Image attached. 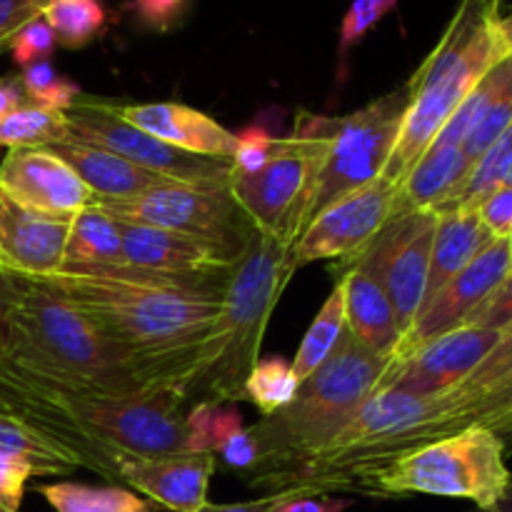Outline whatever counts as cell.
<instances>
[{"label": "cell", "mask_w": 512, "mask_h": 512, "mask_svg": "<svg viewBox=\"0 0 512 512\" xmlns=\"http://www.w3.org/2000/svg\"><path fill=\"white\" fill-rule=\"evenodd\" d=\"M0 190L25 208L73 218L95 203L88 185L50 148H13L0 160Z\"/></svg>", "instance_id": "obj_17"}, {"label": "cell", "mask_w": 512, "mask_h": 512, "mask_svg": "<svg viewBox=\"0 0 512 512\" xmlns=\"http://www.w3.org/2000/svg\"><path fill=\"white\" fill-rule=\"evenodd\" d=\"M500 83L495 90V98L490 103L488 113L483 115V120L478 123V128L468 135V140L463 143L465 158L470 160V165L478 163L483 158L485 150L495 143V140L503 135V130L512 123V50L505 55H500Z\"/></svg>", "instance_id": "obj_35"}, {"label": "cell", "mask_w": 512, "mask_h": 512, "mask_svg": "<svg viewBox=\"0 0 512 512\" xmlns=\"http://www.w3.org/2000/svg\"><path fill=\"white\" fill-rule=\"evenodd\" d=\"M33 475L28 463L0 455V512H20L25 485Z\"/></svg>", "instance_id": "obj_44"}, {"label": "cell", "mask_w": 512, "mask_h": 512, "mask_svg": "<svg viewBox=\"0 0 512 512\" xmlns=\"http://www.w3.org/2000/svg\"><path fill=\"white\" fill-rule=\"evenodd\" d=\"M18 80L20 85H23L25 100H28L30 105H38V108L68 113L70 105H73L75 98L80 95L78 85H75L73 80L55 73L50 60H43V63H33L28 65V68H23L20 70Z\"/></svg>", "instance_id": "obj_36"}, {"label": "cell", "mask_w": 512, "mask_h": 512, "mask_svg": "<svg viewBox=\"0 0 512 512\" xmlns=\"http://www.w3.org/2000/svg\"><path fill=\"white\" fill-rule=\"evenodd\" d=\"M298 388L300 383L293 373V365L275 355V358H263L255 363L248 380H245L243 398L253 403L263 418H268V415L290 405Z\"/></svg>", "instance_id": "obj_34"}, {"label": "cell", "mask_w": 512, "mask_h": 512, "mask_svg": "<svg viewBox=\"0 0 512 512\" xmlns=\"http://www.w3.org/2000/svg\"><path fill=\"white\" fill-rule=\"evenodd\" d=\"M68 135V115L25 103L0 118V148H50Z\"/></svg>", "instance_id": "obj_32"}, {"label": "cell", "mask_w": 512, "mask_h": 512, "mask_svg": "<svg viewBox=\"0 0 512 512\" xmlns=\"http://www.w3.org/2000/svg\"><path fill=\"white\" fill-rule=\"evenodd\" d=\"M345 290V325L358 343L373 353L393 355L398 348L403 330L388 293L373 273L358 263L340 275Z\"/></svg>", "instance_id": "obj_22"}, {"label": "cell", "mask_w": 512, "mask_h": 512, "mask_svg": "<svg viewBox=\"0 0 512 512\" xmlns=\"http://www.w3.org/2000/svg\"><path fill=\"white\" fill-rule=\"evenodd\" d=\"M480 223L490 230L495 240L510 238L512 240V185L505 183L495 188L493 193L485 195L478 205H475Z\"/></svg>", "instance_id": "obj_42"}, {"label": "cell", "mask_w": 512, "mask_h": 512, "mask_svg": "<svg viewBox=\"0 0 512 512\" xmlns=\"http://www.w3.org/2000/svg\"><path fill=\"white\" fill-rule=\"evenodd\" d=\"M0 455L23 460L35 475H70L75 468H88L78 450L8 410H0Z\"/></svg>", "instance_id": "obj_26"}, {"label": "cell", "mask_w": 512, "mask_h": 512, "mask_svg": "<svg viewBox=\"0 0 512 512\" xmlns=\"http://www.w3.org/2000/svg\"><path fill=\"white\" fill-rule=\"evenodd\" d=\"M505 443L483 425H468L448 438L433 440L393 460L370 478L368 498H435L470 500L478 510H490L510 485Z\"/></svg>", "instance_id": "obj_7"}, {"label": "cell", "mask_w": 512, "mask_h": 512, "mask_svg": "<svg viewBox=\"0 0 512 512\" xmlns=\"http://www.w3.org/2000/svg\"><path fill=\"white\" fill-rule=\"evenodd\" d=\"M95 205L123 223L150 225L205 240L223 250L233 263H238L255 235V228L235 203L230 185L168 183L135 198L100 200Z\"/></svg>", "instance_id": "obj_11"}, {"label": "cell", "mask_w": 512, "mask_h": 512, "mask_svg": "<svg viewBox=\"0 0 512 512\" xmlns=\"http://www.w3.org/2000/svg\"><path fill=\"white\" fill-rule=\"evenodd\" d=\"M438 213L418 210L395 218L375 235L373 243L350 263L363 265L380 280L398 315L400 330H408L425 303Z\"/></svg>", "instance_id": "obj_14"}, {"label": "cell", "mask_w": 512, "mask_h": 512, "mask_svg": "<svg viewBox=\"0 0 512 512\" xmlns=\"http://www.w3.org/2000/svg\"><path fill=\"white\" fill-rule=\"evenodd\" d=\"M390 363L393 355L373 353L345 330L338 350L300 383L290 405L248 428L258 443V465L245 483L273 488L275 480L325 448L355 410L378 393Z\"/></svg>", "instance_id": "obj_3"}, {"label": "cell", "mask_w": 512, "mask_h": 512, "mask_svg": "<svg viewBox=\"0 0 512 512\" xmlns=\"http://www.w3.org/2000/svg\"><path fill=\"white\" fill-rule=\"evenodd\" d=\"M468 425H483L498 433L503 438L505 450L512 443V383L505 385L498 393L488 395V398L478 400L475 405L465 408L455 418H450L448 435L458 433V430L468 428Z\"/></svg>", "instance_id": "obj_37"}, {"label": "cell", "mask_w": 512, "mask_h": 512, "mask_svg": "<svg viewBox=\"0 0 512 512\" xmlns=\"http://www.w3.org/2000/svg\"><path fill=\"white\" fill-rule=\"evenodd\" d=\"M508 448H512V443H510V445H508Z\"/></svg>", "instance_id": "obj_55"}, {"label": "cell", "mask_w": 512, "mask_h": 512, "mask_svg": "<svg viewBox=\"0 0 512 512\" xmlns=\"http://www.w3.org/2000/svg\"><path fill=\"white\" fill-rule=\"evenodd\" d=\"M395 5L398 0H353L340 28V60H345L348 50L355 48L365 38V33L378 25Z\"/></svg>", "instance_id": "obj_39"}, {"label": "cell", "mask_w": 512, "mask_h": 512, "mask_svg": "<svg viewBox=\"0 0 512 512\" xmlns=\"http://www.w3.org/2000/svg\"><path fill=\"white\" fill-rule=\"evenodd\" d=\"M15 295H18V275L0 268V348L5 340V328H8L10 310H13Z\"/></svg>", "instance_id": "obj_49"}, {"label": "cell", "mask_w": 512, "mask_h": 512, "mask_svg": "<svg viewBox=\"0 0 512 512\" xmlns=\"http://www.w3.org/2000/svg\"><path fill=\"white\" fill-rule=\"evenodd\" d=\"M55 45H58L55 33L50 30V25L45 23L43 15H40V18L30 20L25 28H20L18 33H15V38L10 40L8 50L20 68H28V65L33 63L50 60V55L55 53Z\"/></svg>", "instance_id": "obj_40"}, {"label": "cell", "mask_w": 512, "mask_h": 512, "mask_svg": "<svg viewBox=\"0 0 512 512\" xmlns=\"http://www.w3.org/2000/svg\"><path fill=\"white\" fill-rule=\"evenodd\" d=\"M185 428H188V453H213L218 455L240 430H245L243 415L235 403H210L200 400L185 413Z\"/></svg>", "instance_id": "obj_33"}, {"label": "cell", "mask_w": 512, "mask_h": 512, "mask_svg": "<svg viewBox=\"0 0 512 512\" xmlns=\"http://www.w3.org/2000/svg\"><path fill=\"white\" fill-rule=\"evenodd\" d=\"M38 493L55 512H153L158 510L150 500L140 498L133 490L118 485H93L80 483H50L40 485Z\"/></svg>", "instance_id": "obj_30"}, {"label": "cell", "mask_w": 512, "mask_h": 512, "mask_svg": "<svg viewBox=\"0 0 512 512\" xmlns=\"http://www.w3.org/2000/svg\"><path fill=\"white\" fill-rule=\"evenodd\" d=\"M50 150L60 155L75 170V175L88 185L90 193L95 195V203L135 198V195L145 193L150 188L173 183V180L160 178V175L110 153V150L98 148V145L60 140V143L50 145Z\"/></svg>", "instance_id": "obj_23"}, {"label": "cell", "mask_w": 512, "mask_h": 512, "mask_svg": "<svg viewBox=\"0 0 512 512\" xmlns=\"http://www.w3.org/2000/svg\"><path fill=\"white\" fill-rule=\"evenodd\" d=\"M498 33H500V40H503L505 53H508V50H512V13L510 15H500Z\"/></svg>", "instance_id": "obj_51"}, {"label": "cell", "mask_w": 512, "mask_h": 512, "mask_svg": "<svg viewBox=\"0 0 512 512\" xmlns=\"http://www.w3.org/2000/svg\"><path fill=\"white\" fill-rule=\"evenodd\" d=\"M48 400L115 468L120 458L188 453L185 395L175 390H138L108 398L48 395Z\"/></svg>", "instance_id": "obj_8"}, {"label": "cell", "mask_w": 512, "mask_h": 512, "mask_svg": "<svg viewBox=\"0 0 512 512\" xmlns=\"http://www.w3.org/2000/svg\"><path fill=\"white\" fill-rule=\"evenodd\" d=\"M408 103L410 88L403 83L355 113L323 118V158L315 175L310 220L385 173Z\"/></svg>", "instance_id": "obj_10"}, {"label": "cell", "mask_w": 512, "mask_h": 512, "mask_svg": "<svg viewBox=\"0 0 512 512\" xmlns=\"http://www.w3.org/2000/svg\"><path fill=\"white\" fill-rule=\"evenodd\" d=\"M118 223L123 238L120 268L173 275V278H205V275H228L235 265L223 250L205 240L140 223H123V220Z\"/></svg>", "instance_id": "obj_20"}, {"label": "cell", "mask_w": 512, "mask_h": 512, "mask_svg": "<svg viewBox=\"0 0 512 512\" xmlns=\"http://www.w3.org/2000/svg\"><path fill=\"white\" fill-rule=\"evenodd\" d=\"M293 275L290 245L270 235L255 233L245 253L230 270L223 305L200 350L198 370L188 388V398H195V403L245 400V380L260 360V345L270 315Z\"/></svg>", "instance_id": "obj_5"}, {"label": "cell", "mask_w": 512, "mask_h": 512, "mask_svg": "<svg viewBox=\"0 0 512 512\" xmlns=\"http://www.w3.org/2000/svg\"><path fill=\"white\" fill-rule=\"evenodd\" d=\"M512 383V325L500 330V338L495 348L483 358V363L450 393H443L448 405V423L465 408L475 405L478 400L498 393L505 385ZM448 423H445V438H448Z\"/></svg>", "instance_id": "obj_29"}, {"label": "cell", "mask_w": 512, "mask_h": 512, "mask_svg": "<svg viewBox=\"0 0 512 512\" xmlns=\"http://www.w3.org/2000/svg\"><path fill=\"white\" fill-rule=\"evenodd\" d=\"M483 512H512V480H510L508 488H505L503 498H500L498 503L493 505V508H490V510H483Z\"/></svg>", "instance_id": "obj_52"}, {"label": "cell", "mask_w": 512, "mask_h": 512, "mask_svg": "<svg viewBox=\"0 0 512 512\" xmlns=\"http://www.w3.org/2000/svg\"><path fill=\"white\" fill-rule=\"evenodd\" d=\"M345 330H348V325H345V290L343 280L338 278V283L333 285L330 295L325 298L323 308L318 310L315 320L310 323L293 363H290L298 383H305L338 350Z\"/></svg>", "instance_id": "obj_28"}, {"label": "cell", "mask_w": 512, "mask_h": 512, "mask_svg": "<svg viewBox=\"0 0 512 512\" xmlns=\"http://www.w3.org/2000/svg\"><path fill=\"white\" fill-rule=\"evenodd\" d=\"M290 495V490H283V493H270L265 498L248 500V503H230V505H213L205 503L198 512H273L278 503H283Z\"/></svg>", "instance_id": "obj_48"}, {"label": "cell", "mask_w": 512, "mask_h": 512, "mask_svg": "<svg viewBox=\"0 0 512 512\" xmlns=\"http://www.w3.org/2000/svg\"><path fill=\"white\" fill-rule=\"evenodd\" d=\"M218 458L213 453H178L158 458H120L118 478L145 500L170 512H198L208 503V485Z\"/></svg>", "instance_id": "obj_19"}, {"label": "cell", "mask_w": 512, "mask_h": 512, "mask_svg": "<svg viewBox=\"0 0 512 512\" xmlns=\"http://www.w3.org/2000/svg\"><path fill=\"white\" fill-rule=\"evenodd\" d=\"M28 103L23 93V85L18 78H0V118L10 115L13 110L23 108Z\"/></svg>", "instance_id": "obj_50"}, {"label": "cell", "mask_w": 512, "mask_h": 512, "mask_svg": "<svg viewBox=\"0 0 512 512\" xmlns=\"http://www.w3.org/2000/svg\"><path fill=\"white\" fill-rule=\"evenodd\" d=\"M493 240L495 238L490 235V230L480 223L475 210L460 208L450 210V213H440L438 228H435L433 253H430L425 303H428L443 285H448L460 270L468 268Z\"/></svg>", "instance_id": "obj_25"}, {"label": "cell", "mask_w": 512, "mask_h": 512, "mask_svg": "<svg viewBox=\"0 0 512 512\" xmlns=\"http://www.w3.org/2000/svg\"><path fill=\"white\" fill-rule=\"evenodd\" d=\"M30 385L23 378H18L13 368H10L8 360L0 355V403L5 405V410L13 415H18L23 410V405L30 398Z\"/></svg>", "instance_id": "obj_47"}, {"label": "cell", "mask_w": 512, "mask_h": 512, "mask_svg": "<svg viewBox=\"0 0 512 512\" xmlns=\"http://www.w3.org/2000/svg\"><path fill=\"white\" fill-rule=\"evenodd\" d=\"M448 405L443 395H415L378 390L325 448L303 465L275 480L270 490H295L305 495H365L370 478L410 450L445 438Z\"/></svg>", "instance_id": "obj_4"}, {"label": "cell", "mask_w": 512, "mask_h": 512, "mask_svg": "<svg viewBox=\"0 0 512 512\" xmlns=\"http://www.w3.org/2000/svg\"><path fill=\"white\" fill-rule=\"evenodd\" d=\"M0 410H5V405H3V403H0Z\"/></svg>", "instance_id": "obj_54"}, {"label": "cell", "mask_w": 512, "mask_h": 512, "mask_svg": "<svg viewBox=\"0 0 512 512\" xmlns=\"http://www.w3.org/2000/svg\"><path fill=\"white\" fill-rule=\"evenodd\" d=\"M505 183H510V185H512V168H510V173H508V178H505Z\"/></svg>", "instance_id": "obj_53"}, {"label": "cell", "mask_w": 512, "mask_h": 512, "mask_svg": "<svg viewBox=\"0 0 512 512\" xmlns=\"http://www.w3.org/2000/svg\"><path fill=\"white\" fill-rule=\"evenodd\" d=\"M465 325L488 330H505L512 325V270L508 278L485 298V303L475 310Z\"/></svg>", "instance_id": "obj_43"}, {"label": "cell", "mask_w": 512, "mask_h": 512, "mask_svg": "<svg viewBox=\"0 0 512 512\" xmlns=\"http://www.w3.org/2000/svg\"><path fill=\"white\" fill-rule=\"evenodd\" d=\"M0 355L33 390L65 398L138 393L110 340L48 283L18 275Z\"/></svg>", "instance_id": "obj_2"}, {"label": "cell", "mask_w": 512, "mask_h": 512, "mask_svg": "<svg viewBox=\"0 0 512 512\" xmlns=\"http://www.w3.org/2000/svg\"><path fill=\"white\" fill-rule=\"evenodd\" d=\"M498 20V0H460L443 38L408 80L410 103L383 175L400 183L490 65L505 55Z\"/></svg>", "instance_id": "obj_6"}, {"label": "cell", "mask_w": 512, "mask_h": 512, "mask_svg": "<svg viewBox=\"0 0 512 512\" xmlns=\"http://www.w3.org/2000/svg\"><path fill=\"white\" fill-rule=\"evenodd\" d=\"M65 115H68L65 140L98 145L160 178L185 185H230L233 180L230 160L190 155L153 138L125 120L113 100L80 93Z\"/></svg>", "instance_id": "obj_12"}, {"label": "cell", "mask_w": 512, "mask_h": 512, "mask_svg": "<svg viewBox=\"0 0 512 512\" xmlns=\"http://www.w3.org/2000/svg\"><path fill=\"white\" fill-rule=\"evenodd\" d=\"M512 270V240L498 238L473 260L465 270H460L448 285L438 290L428 303L420 308L410 328L400 338L393 360L415 353L430 340L458 330L468 323L470 315L485 303L490 293L503 283Z\"/></svg>", "instance_id": "obj_15"}, {"label": "cell", "mask_w": 512, "mask_h": 512, "mask_svg": "<svg viewBox=\"0 0 512 512\" xmlns=\"http://www.w3.org/2000/svg\"><path fill=\"white\" fill-rule=\"evenodd\" d=\"M353 505L348 498H328V495H305L290 490L288 498L278 503L273 512H345Z\"/></svg>", "instance_id": "obj_46"}, {"label": "cell", "mask_w": 512, "mask_h": 512, "mask_svg": "<svg viewBox=\"0 0 512 512\" xmlns=\"http://www.w3.org/2000/svg\"><path fill=\"white\" fill-rule=\"evenodd\" d=\"M228 278L105 268L63 270L40 280L88 315L125 360L138 390H175L188 400Z\"/></svg>", "instance_id": "obj_1"}, {"label": "cell", "mask_w": 512, "mask_h": 512, "mask_svg": "<svg viewBox=\"0 0 512 512\" xmlns=\"http://www.w3.org/2000/svg\"><path fill=\"white\" fill-rule=\"evenodd\" d=\"M323 158V115L300 113L273 158L250 175H233L230 190L255 233L293 245L310 220L313 185Z\"/></svg>", "instance_id": "obj_9"}, {"label": "cell", "mask_w": 512, "mask_h": 512, "mask_svg": "<svg viewBox=\"0 0 512 512\" xmlns=\"http://www.w3.org/2000/svg\"><path fill=\"white\" fill-rule=\"evenodd\" d=\"M43 18L58 45L70 50L90 45L108 25V13L100 0H45Z\"/></svg>", "instance_id": "obj_31"}, {"label": "cell", "mask_w": 512, "mask_h": 512, "mask_svg": "<svg viewBox=\"0 0 512 512\" xmlns=\"http://www.w3.org/2000/svg\"><path fill=\"white\" fill-rule=\"evenodd\" d=\"M133 13L145 28L168 33L190 13V0H133Z\"/></svg>", "instance_id": "obj_41"}, {"label": "cell", "mask_w": 512, "mask_h": 512, "mask_svg": "<svg viewBox=\"0 0 512 512\" xmlns=\"http://www.w3.org/2000/svg\"><path fill=\"white\" fill-rule=\"evenodd\" d=\"M280 138L263 128V125H248L240 133H235V150H233V175H250L263 168L278 150Z\"/></svg>", "instance_id": "obj_38"}, {"label": "cell", "mask_w": 512, "mask_h": 512, "mask_svg": "<svg viewBox=\"0 0 512 512\" xmlns=\"http://www.w3.org/2000/svg\"><path fill=\"white\" fill-rule=\"evenodd\" d=\"M118 110L135 128L145 130L148 135L183 150V153L203 155V158H233L235 133L223 128L203 110H195L183 103H118Z\"/></svg>", "instance_id": "obj_21"}, {"label": "cell", "mask_w": 512, "mask_h": 512, "mask_svg": "<svg viewBox=\"0 0 512 512\" xmlns=\"http://www.w3.org/2000/svg\"><path fill=\"white\" fill-rule=\"evenodd\" d=\"M120 265H123V238H120L118 220L95 203L80 210L70 223L63 270H105Z\"/></svg>", "instance_id": "obj_27"}, {"label": "cell", "mask_w": 512, "mask_h": 512, "mask_svg": "<svg viewBox=\"0 0 512 512\" xmlns=\"http://www.w3.org/2000/svg\"><path fill=\"white\" fill-rule=\"evenodd\" d=\"M43 8L45 0H0V53L20 28L43 15Z\"/></svg>", "instance_id": "obj_45"}, {"label": "cell", "mask_w": 512, "mask_h": 512, "mask_svg": "<svg viewBox=\"0 0 512 512\" xmlns=\"http://www.w3.org/2000/svg\"><path fill=\"white\" fill-rule=\"evenodd\" d=\"M398 183L380 175L373 183L343 195L320 210L290 245V268L300 270L320 260H353L393 220Z\"/></svg>", "instance_id": "obj_13"}, {"label": "cell", "mask_w": 512, "mask_h": 512, "mask_svg": "<svg viewBox=\"0 0 512 512\" xmlns=\"http://www.w3.org/2000/svg\"><path fill=\"white\" fill-rule=\"evenodd\" d=\"M73 218L25 208L0 190V268L35 280L58 275Z\"/></svg>", "instance_id": "obj_18"}, {"label": "cell", "mask_w": 512, "mask_h": 512, "mask_svg": "<svg viewBox=\"0 0 512 512\" xmlns=\"http://www.w3.org/2000/svg\"><path fill=\"white\" fill-rule=\"evenodd\" d=\"M470 160L460 145H430L398 183L393 220L418 210L438 213L468 180Z\"/></svg>", "instance_id": "obj_24"}, {"label": "cell", "mask_w": 512, "mask_h": 512, "mask_svg": "<svg viewBox=\"0 0 512 512\" xmlns=\"http://www.w3.org/2000/svg\"><path fill=\"white\" fill-rule=\"evenodd\" d=\"M498 338L500 330L473 328V325L450 330L415 353L393 360L378 390H395L415 398L450 393L483 363Z\"/></svg>", "instance_id": "obj_16"}]
</instances>
